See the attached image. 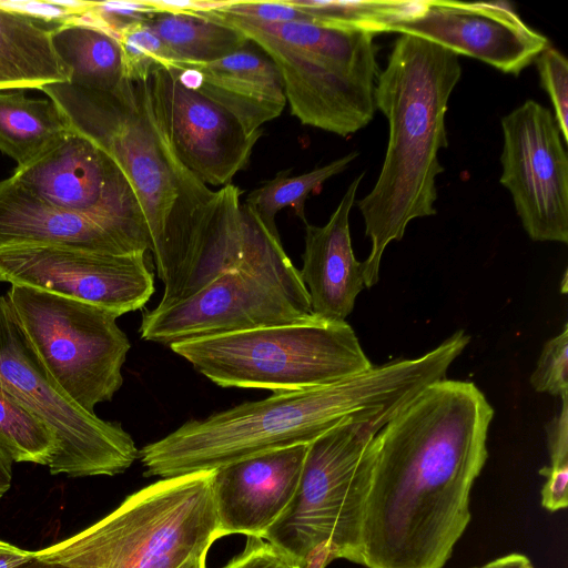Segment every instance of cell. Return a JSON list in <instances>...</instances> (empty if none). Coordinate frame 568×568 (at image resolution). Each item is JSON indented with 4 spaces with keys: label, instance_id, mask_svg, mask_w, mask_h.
Here are the masks:
<instances>
[{
    "label": "cell",
    "instance_id": "obj_35",
    "mask_svg": "<svg viewBox=\"0 0 568 568\" xmlns=\"http://www.w3.org/2000/svg\"><path fill=\"white\" fill-rule=\"evenodd\" d=\"M530 562L529 559L520 554H510L500 558H497L486 565L474 568H525Z\"/></svg>",
    "mask_w": 568,
    "mask_h": 568
},
{
    "label": "cell",
    "instance_id": "obj_33",
    "mask_svg": "<svg viewBox=\"0 0 568 568\" xmlns=\"http://www.w3.org/2000/svg\"><path fill=\"white\" fill-rule=\"evenodd\" d=\"M547 478L541 489V505L549 511L564 509L568 505V466H547L539 470Z\"/></svg>",
    "mask_w": 568,
    "mask_h": 568
},
{
    "label": "cell",
    "instance_id": "obj_3",
    "mask_svg": "<svg viewBox=\"0 0 568 568\" xmlns=\"http://www.w3.org/2000/svg\"><path fill=\"white\" fill-rule=\"evenodd\" d=\"M456 358L450 345L395 359L337 383L273 393L192 419L145 445L139 457L145 476L171 478L215 470L257 454L310 444L352 418L387 424L428 385L445 377Z\"/></svg>",
    "mask_w": 568,
    "mask_h": 568
},
{
    "label": "cell",
    "instance_id": "obj_4",
    "mask_svg": "<svg viewBox=\"0 0 568 568\" xmlns=\"http://www.w3.org/2000/svg\"><path fill=\"white\" fill-rule=\"evenodd\" d=\"M462 73L450 50L399 34L376 79L374 101L387 119L388 141L373 189L357 202L372 243L363 262L366 288L379 278L386 246L403 239L410 221L437 212L438 153L447 146L445 118Z\"/></svg>",
    "mask_w": 568,
    "mask_h": 568
},
{
    "label": "cell",
    "instance_id": "obj_31",
    "mask_svg": "<svg viewBox=\"0 0 568 568\" xmlns=\"http://www.w3.org/2000/svg\"><path fill=\"white\" fill-rule=\"evenodd\" d=\"M223 568H298V566L270 542L248 536L244 550Z\"/></svg>",
    "mask_w": 568,
    "mask_h": 568
},
{
    "label": "cell",
    "instance_id": "obj_21",
    "mask_svg": "<svg viewBox=\"0 0 568 568\" xmlns=\"http://www.w3.org/2000/svg\"><path fill=\"white\" fill-rule=\"evenodd\" d=\"M60 24L0 2V91L40 90L70 81L52 40Z\"/></svg>",
    "mask_w": 568,
    "mask_h": 568
},
{
    "label": "cell",
    "instance_id": "obj_12",
    "mask_svg": "<svg viewBox=\"0 0 568 568\" xmlns=\"http://www.w3.org/2000/svg\"><path fill=\"white\" fill-rule=\"evenodd\" d=\"M11 178L41 199L88 217L148 252L151 239L138 196L115 160L69 131Z\"/></svg>",
    "mask_w": 568,
    "mask_h": 568
},
{
    "label": "cell",
    "instance_id": "obj_15",
    "mask_svg": "<svg viewBox=\"0 0 568 568\" xmlns=\"http://www.w3.org/2000/svg\"><path fill=\"white\" fill-rule=\"evenodd\" d=\"M384 32L424 39L513 75L550 45L507 2L417 1Z\"/></svg>",
    "mask_w": 568,
    "mask_h": 568
},
{
    "label": "cell",
    "instance_id": "obj_11",
    "mask_svg": "<svg viewBox=\"0 0 568 568\" xmlns=\"http://www.w3.org/2000/svg\"><path fill=\"white\" fill-rule=\"evenodd\" d=\"M314 318L298 270L237 268L183 301L145 312L140 334L145 341L170 346Z\"/></svg>",
    "mask_w": 568,
    "mask_h": 568
},
{
    "label": "cell",
    "instance_id": "obj_30",
    "mask_svg": "<svg viewBox=\"0 0 568 568\" xmlns=\"http://www.w3.org/2000/svg\"><path fill=\"white\" fill-rule=\"evenodd\" d=\"M531 387L552 396L568 394V327L542 347L536 369L530 376Z\"/></svg>",
    "mask_w": 568,
    "mask_h": 568
},
{
    "label": "cell",
    "instance_id": "obj_32",
    "mask_svg": "<svg viewBox=\"0 0 568 568\" xmlns=\"http://www.w3.org/2000/svg\"><path fill=\"white\" fill-rule=\"evenodd\" d=\"M560 398L561 409L546 428L551 467L568 466V394Z\"/></svg>",
    "mask_w": 568,
    "mask_h": 568
},
{
    "label": "cell",
    "instance_id": "obj_2",
    "mask_svg": "<svg viewBox=\"0 0 568 568\" xmlns=\"http://www.w3.org/2000/svg\"><path fill=\"white\" fill-rule=\"evenodd\" d=\"M40 91L71 129L102 148L125 173L143 210L150 251L164 284L160 305L179 301L214 244L222 192L210 189L179 160L153 104L149 77H124L110 90L67 82Z\"/></svg>",
    "mask_w": 568,
    "mask_h": 568
},
{
    "label": "cell",
    "instance_id": "obj_1",
    "mask_svg": "<svg viewBox=\"0 0 568 568\" xmlns=\"http://www.w3.org/2000/svg\"><path fill=\"white\" fill-rule=\"evenodd\" d=\"M494 409L467 381L422 390L374 438L363 525L366 568H443L470 520Z\"/></svg>",
    "mask_w": 568,
    "mask_h": 568
},
{
    "label": "cell",
    "instance_id": "obj_23",
    "mask_svg": "<svg viewBox=\"0 0 568 568\" xmlns=\"http://www.w3.org/2000/svg\"><path fill=\"white\" fill-rule=\"evenodd\" d=\"M55 51L77 87L110 90L124 78L122 50L118 38L101 28L71 20L53 30Z\"/></svg>",
    "mask_w": 568,
    "mask_h": 568
},
{
    "label": "cell",
    "instance_id": "obj_9",
    "mask_svg": "<svg viewBox=\"0 0 568 568\" xmlns=\"http://www.w3.org/2000/svg\"><path fill=\"white\" fill-rule=\"evenodd\" d=\"M7 296L40 362L83 409L109 402L131 347L114 312L27 286Z\"/></svg>",
    "mask_w": 568,
    "mask_h": 568
},
{
    "label": "cell",
    "instance_id": "obj_28",
    "mask_svg": "<svg viewBox=\"0 0 568 568\" xmlns=\"http://www.w3.org/2000/svg\"><path fill=\"white\" fill-rule=\"evenodd\" d=\"M124 77L138 81L145 79L156 68L174 67L165 47L145 26L134 23L119 34Z\"/></svg>",
    "mask_w": 568,
    "mask_h": 568
},
{
    "label": "cell",
    "instance_id": "obj_18",
    "mask_svg": "<svg viewBox=\"0 0 568 568\" xmlns=\"http://www.w3.org/2000/svg\"><path fill=\"white\" fill-rule=\"evenodd\" d=\"M364 173L347 186L327 223H305V248L300 277L307 291L313 315L346 322L365 286L364 264L356 260L351 241L349 214Z\"/></svg>",
    "mask_w": 568,
    "mask_h": 568
},
{
    "label": "cell",
    "instance_id": "obj_34",
    "mask_svg": "<svg viewBox=\"0 0 568 568\" xmlns=\"http://www.w3.org/2000/svg\"><path fill=\"white\" fill-rule=\"evenodd\" d=\"M36 558V552L0 540V568H17Z\"/></svg>",
    "mask_w": 568,
    "mask_h": 568
},
{
    "label": "cell",
    "instance_id": "obj_36",
    "mask_svg": "<svg viewBox=\"0 0 568 568\" xmlns=\"http://www.w3.org/2000/svg\"><path fill=\"white\" fill-rule=\"evenodd\" d=\"M12 480V460L0 448V498L9 490Z\"/></svg>",
    "mask_w": 568,
    "mask_h": 568
},
{
    "label": "cell",
    "instance_id": "obj_14",
    "mask_svg": "<svg viewBox=\"0 0 568 568\" xmlns=\"http://www.w3.org/2000/svg\"><path fill=\"white\" fill-rule=\"evenodd\" d=\"M0 282L84 302L120 316L142 308L154 292L146 253L50 245L0 247Z\"/></svg>",
    "mask_w": 568,
    "mask_h": 568
},
{
    "label": "cell",
    "instance_id": "obj_38",
    "mask_svg": "<svg viewBox=\"0 0 568 568\" xmlns=\"http://www.w3.org/2000/svg\"><path fill=\"white\" fill-rule=\"evenodd\" d=\"M206 554L194 556L186 560L180 568H205Z\"/></svg>",
    "mask_w": 568,
    "mask_h": 568
},
{
    "label": "cell",
    "instance_id": "obj_39",
    "mask_svg": "<svg viewBox=\"0 0 568 568\" xmlns=\"http://www.w3.org/2000/svg\"><path fill=\"white\" fill-rule=\"evenodd\" d=\"M525 568H534L530 562H528Z\"/></svg>",
    "mask_w": 568,
    "mask_h": 568
},
{
    "label": "cell",
    "instance_id": "obj_10",
    "mask_svg": "<svg viewBox=\"0 0 568 568\" xmlns=\"http://www.w3.org/2000/svg\"><path fill=\"white\" fill-rule=\"evenodd\" d=\"M0 385L53 433L52 475L113 476L139 457L119 423L79 406L52 378L26 336L7 295L0 296Z\"/></svg>",
    "mask_w": 568,
    "mask_h": 568
},
{
    "label": "cell",
    "instance_id": "obj_22",
    "mask_svg": "<svg viewBox=\"0 0 568 568\" xmlns=\"http://www.w3.org/2000/svg\"><path fill=\"white\" fill-rule=\"evenodd\" d=\"M144 23L165 47L173 68L210 63L251 42L236 28L199 13L153 12Z\"/></svg>",
    "mask_w": 568,
    "mask_h": 568
},
{
    "label": "cell",
    "instance_id": "obj_7",
    "mask_svg": "<svg viewBox=\"0 0 568 568\" xmlns=\"http://www.w3.org/2000/svg\"><path fill=\"white\" fill-rule=\"evenodd\" d=\"M212 474L162 478L36 556L69 568H180L220 538Z\"/></svg>",
    "mask_w": 568,
    "mask_h": 568
},
{
    "label": "cell",
    "instance_id": "obj_29",
    "mask_svg": "<svg viewBox=\"0 0 568 568\" xmlns=\"http://www.w3.org/2000/svg\"><path fill=\"white\" fill-rule=\"evenodd\" d=\"M535 62L540 84L551 101L561 138L568 143V61L560 51L549 45Z\"/></svg>",
    "mask_w": 568,
    "mask_h": 568
},
{
    "label": "cell",
    "instance_id": "obj_24",
    "mask_svg": "<svg viewBox=\"0 0 568 568\" xmlns=\"http://www.w3.org/2000/svg\"><path fill=\"white\" fill-rule=\"evenodd\" d=\"M69 129L50 99H30L22 90L0 92V151L18 165L37 158Z\"/></svg>",
    "mask_w": 568,
    "mask_h": 568
},
{
    "label": "cell",
    "instance_id": "obj_19",
    "mask_svg": "<svg viewBox=\"0 0 568 568\" xmlns=\"http://www.w3.org/2000/svg\"><path fill=\"white\" fill-rule=\"evenodd\" d=\"M175 69L185 87L230 112L248 134L261 133V126L280 116L286 105L276 65L252 42L216 61Z\"/></svg>",
    "mask_w": 568,
    "mask_h": 568
},
{
    "label": "cell",
    "instance_id": "obj_27",
    "mask_svg": "<svg viewBox=\"0 0 568 568\" xmlns=\"http://www.w3.org/2000/svg\"><path fill=\"white\" fill-rule=\"evenodd\" d=\"M317 24L363 29L382 33L387 23L412 11L417 1L291 0Z\"/></svg>",
    "mask_w": 568,
    "mask_h": 568
},
{
    "label": "cell",
    "instance_id": "obj_5",
    "mask_svg": "<svg viewBox=\"0 0 568 568\" xmlns=\"http://www.w3.org/2000/svg\"><path fill=\"white\" fill-rule=\"evenodd\" d=\"M199 14L240 30L276 65L291 114L339 136L374 118L379 74L375 33L310 22H266L216 10Z\"/></svg>",
    "mask_w": 568,
    "mask_h": 568
},
{
    "label": "cell",
    "instance_id": "obj_26",
    "mask_svg": "<svg viewBox=\"0 0 568 568\" xmlns=\"http://www.w3.org/2000/svg\"><path fill=\"white\" fill-rule=\"evenodd\" d=\"M0 448L17 463L48 466L57 449L49 427L0 385Z\"/></svg>",
    "mask_w": 568,
    "mask_h": 568
},
{
    "label": "cell",
    "instance_id": "obj_6",
    "mask_svg": "<svg viewBox=\"0 0 568 568\" xmlns=\"http://www.w3.org/2000/svg\"><path fill=\"white\" fill-rule=\"evenodd\" d=\"M385 425L352 418L307 444L296 491L262 539L298 568H326L335 559L363 565L374 438Z\"/></svg>",
    "mask_w": 568,
    "mask_h": 568
},
{
    "label": "cell",
    "instance_id": "obj_13",
    "mask_svg": "<svg viewBox=\"0 0 568 568\" xmlns=\"http://www.w3.org/2000/svg\"><path fill=\"white\" fill-rule=\"evenodd\" d=\"M500 183L532 241L568 243V155L552 113L527 100L501 119Z\"/></svg>",
    "mask_w": 568,
    "mask_h": 568
},
{
    "label": "cell",
    "instance_id": "obj_37",
    "mask_svg": "<svg viewBox=\"0 0 568 568\" xmlns=\"http://www.w3.org/2000/svg\"><path fill=\"white\" fill-rule=\"evenodd\" d=\"M17 568H69L62 564L50 561L40 557L31 559L30 561L17 567Z\"/></svg>",
    "mask_w": 568,
    "mask_h": 568
},
{
    "label": "cell",
    "instance_id": "obj_8",
    "mask_svg": "<svg viewBox=\"0 0 568 568\" xmlns=\"http://www.w3.org/2000/svg\"><path fill=\"white\" fill-rule=\"evenodd\" d=\"M170 347L221 387L273 393L327 386L373 366L346 322L318 317L179 342Z\"/></svg>",
    "mask_w": 568,
    "mask_h": 568
},
{
    "label": "cell",
    "instance_id": "obj_16",
    "mask_svg": "<svg viewBox=\"0 0 568 568\" xmlns=\"http://www.w3.org/2000/svg\"><path fill=\"white\" fill-rule=\"evenodd\" d=\"M149 82L179 160L206 185L230 184L246 168L262 132L248 134L230 112L185 87L173 67L156 68Z\"/></svg>",
    "mask_w": 568,
    "mask_h": 568
},
{
    "label": "cell",
    "instance_id": "obj_20",
    "mask_svg": "<svg viewBox=\"0 0 568 568\" xmlns=\"http://www.w3.org/2000/svg\"><path fill=\"white\" fill-rule=\"evenodd\" d=\"M13 245L146 253L97 222L41 199L10 176L0 181V247Z\"/></svg>",
    "mask_w": 568,
    "mask_h": 568
},
{
    "label": "cell",
    "instance_id": "obj_25",
    "mask_svg": "<svg viewBox=\"0 0 568 568\" xmlns=\"http://www.w3.org/2000/svg\"><path fill=\"white\" fill-rule=\"evenodd\" d=\"M358 153L353 151L328 164L307 173L290 176L291 169L278 172L272 180L252 191L244 205L274 234H278L275 216L284 207L291 206L295 214L306 223L305 201L332 176L343 172Z\"/></svg>",
    "mask_w": 568,
    "mask_h": 568
},
{
    "label": "cell",
    "instance_id": "obj_17",
    "mask_svg": "<svg viewBox=\"0 0 568 568\" xmlns=\"http://www.w3.org/2000/svg\"><path fill=\"white\" fill-rule=\"evenodd\" d=\"M307 444L275 449L222 466L211 487L220 537L262 538L291 503Z\"/></svg>",
    "mask_w": 568,
    "mask_h": 568
}]
</instances>
